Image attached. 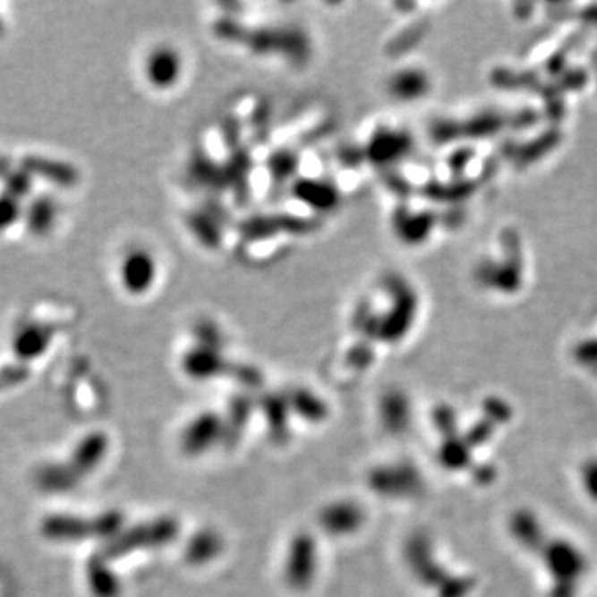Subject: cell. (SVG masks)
<instances>
[{
	"mask_svg": "<svg viewBox=\"0 0 597 597\" xmlns=\"http://www.w3.org/2000/svg\"><path fill=\"white\" fill-rule=\"evenodd\" d=\"M509 533L519 548L542 567L546 597L581 596L591 575V561L577 542L551 530L528 507H519L511 515Z\"/></svg>",
	"mask_w": 597,
	"mask_h": 597,
	"instance_id": "6da1fadb",
	"label": "cell"
},
{
	"mask_svg": "<svg viewBox=\"0 0 597 597\" xmlns=\"http://www.w3.org/2000/svg\"><path fill=\"white\" fill-rule=\"evenodd\" d=\"M120 516L113 513H105L93 519L50 516L44 521L42 530L47 538L55 542H77L87 538H107V534L120 528Z\"/></svg>",
	"mask_w": 597,
	"mask_h": 597,
	"instance_id": "7a4b0ae2",
	"label": "cell"
},
{
	"mask_svg": "<svg viewBox=\"0 0 597 597\" xmlns=\"http://www.w3.org/2000/svg\"><path fill=\"white\" fill-rule=\"evenodd\" d=\"M157 277V264L153 256L143 251L135 249L126 254L122 262V282L130 294H145L151 287Z\"/></svg>",
	"mask_w": 597,
	"mask_h": 597,
	"instance_id": "3957f363",
	"label": "cell"
},
{
	"mask_svg": "<svg viewBox=\"0 0 597 597\" xmlns=\"http://www.w3.org/2000/svg\"><path fill=\"white\" fill-rule=\"evenodd\" d=\"M145 70L151 85L157 89H168L180 75V56L168 47H158L148 56Z\"/></svg>",
	"mask_w": 597,
	"mask_h": 597,
	"instance_id": "277c9868",
	"label": "cell"
},
{
	"mask_svg": "<svg viewBox=\"0 0 597 597\" xmlns=\"http://www.w3.org/2000/svg\"><path fill=\"white\" fill-rule=\"evenodd\" d=\"M107 447H108V439L105 435L91 433L77 445L68 466L79 478H83L85 474L91 473L100 465L107 453Z\"/></svg>",
	"mask_w": 597,
	"mask_h": 597,
	"instance_id": "5b68a950",
	"label": "cell"
},
{
	"mask_svg": "<svg viewBox=\"0 0 597 597\" xmlns=\"http://www.w3.org/2000/svg\"><path fill=\"white\" fill-rule=\"evenodd\" d=\"M54 328L44 324H27L13 337V350L21 359H35L46 352L54 338Z\"/></svg>",
	"mask_w": 597,
	"mask_h": 597,
	"instance_id": "8992f818",
	"label": "cell"
},
{
	"mask_svg": "<svg viewBox=\"0 0 597 597\" xmlns=\"http://www.w3.org/2000/svg\"><path fill=\"white\" fill-rule=\"evenodd\" d=\"M30 176H40L44 180L55 183L60 186H72L79 180L77 171L68 163H62L56 159L42 158V157H30L23 161V168Z\"/></svg>",
	"mask_w": 597,
	"mask_h": 597,
	"instance_id": "52a82bcc",
	"label": "cell"
},
{
	"mask_svg": "<svg viewBox=\"0 0 597 597\" xmlns=\"http://www.w3.org/2000/svg\"><path fill=\"white\" fill-rule=\"evenodd\" d=\"M56 216L58 208L55 201L48 196H40L29 204L25 211V221L30 233H34L37 236H44L55 225Z\"/></svg>",
	"mask_w": 597,
	"mask_h": 597,
	"instance_id": "ba28073f",
	"label": "cell"
},
{
	"mask_svg": "<svg viewBox=\"0 0 597 597\" xmlns=\"http://www.w3.org/2000/svg\"><path fill=\"white\" fill-rule=\"evenodd\" d=\"M87 581L93 597L118 596V581L112 571L107 567V558L95 556L87 566Z\"/></svg>",
	"mask_w": 597,
	"mask_h": 597,
	"instance_id": "9c48e42d",
	"label": "cell"
},
{
	"mask_svg": "<svg viewBox=\"0 0 597 597\" xmlns=\"http://www.w3.org/2000/svg\"><path fill=\"white\" fill-rule=\"evenodd\" d=\"M577 483L591 503L597 507V453L589 455L577 466Z\"/></svg>",
	"mask_w": 597,
	"mask_h": 597,
	"instance_id": "30bf717a",
	"label": "cell"
},
{
	"mask_svg": "<svg viewBox=\"0 0 597 597\" xmlns=\"http://www.w3.org/2000/svg\"><path fill=\"white\" fill-rule=\"evenodd\" d=\"M30 192H32V176L25 169L11 171L7 175V178H5V194L15 198L17 201H22L25 198H29Z\"/></svg>",
	"mask_w": 597,
	"mask_h": 597,
	"instance_id": "8fae6325",
	"label": "cell"
},
{
	"mask_svg": "<svg viewBox=\"0 0 597 597\" xmlns=\"http://www.w3.org/2000/svg\"><path fill=\"white\" fill-rule=\"evenodd\" d=\"M22 217V206L21 201L12 198L9 194L0 196V233H5L11 229L19 219Z\"/></svg>",
	"mask_w": 597,
	"mask_h": 597,
	"instance_id": "7c38bea8",
	"label": "cell"
},
{
	"mask_svg": "<svg viewBox=\"0 0 597 597\" xmlns=\"http://www.w3.org/2000/svg\"><path fill=\"white\" fill-rule=\"evenodd\" d=\"M27 377V372L25 369L21 367V365H11V367H5L0 371V390L5 388V387H12L15 383L22 382Z\"/></svg>",
	"mask_w": 597,
	"mask_h": 597,
	"instance_id": "4fadbf2b",
	"label": "cell"
},
{
	"mask_svg": "<svg viewBox=\"0 0 597 597\" xmlns=\"http://www.w3.org/2000/svg\"><path fill=\"white\" fill-rule=\"evenodd\" d=\"M0 30H2V22H0Z\"/></svg>",
	"mask_w": 597,
	"mask_h": 597,
	"instance_id": "5bb4252c",
	"label": "cell"
}]
</instances>
